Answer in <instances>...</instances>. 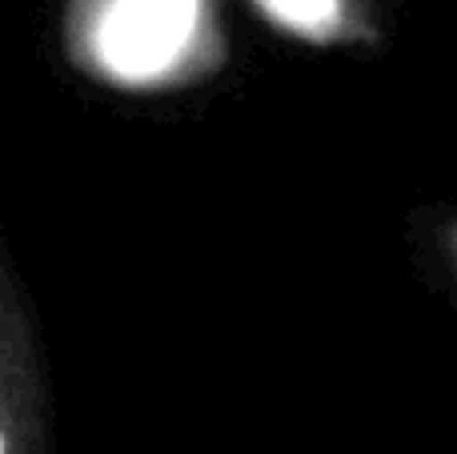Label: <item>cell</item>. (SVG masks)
<instances>
[{
    "instance_id": "obj_1",
    "label": "cell",
    "mask_w": 457,
    "mask_h": 454,
    "mask_svg": "<svg viewBox=\"0 0 457 454\" xmlns=\"http://www.w3.org/2000/svg\"><path fill=\"white\" fill-rule=\"evenodd\" d=\"M197 29V0H112L101 24V56L117 77H161Z\"/></svg>"
},
{
    "instance_id": "obj_2",
    "label": "cell",
    "mask_w": 457,
    "mask_h": 454,
    "mask_svg": "<svg viewBox=\"0 0 457 454\" xmlns=\"http://www.w3.org/2000/svg\"><path fill=\"white\" fill-rule=\"evenodd\" d=\"M285 29L293 32H309V37H321L337 24L341 0H261Z\"/></svg>"
},
{
    "instance_id": "obj_3",
    "label": "cell",
    "mask_w": 457,
    "mask_h": 454,
    "mask_svg": "<svg viewBox=\"0 0 457 454\" xmlns=\"http://www.w3.org/2000/svg\"><path fill=\"white\" fill-rule=\"evenodd\" d=\"M0 454H4V439H0Z\"/></svg>"
}]
</instances>
